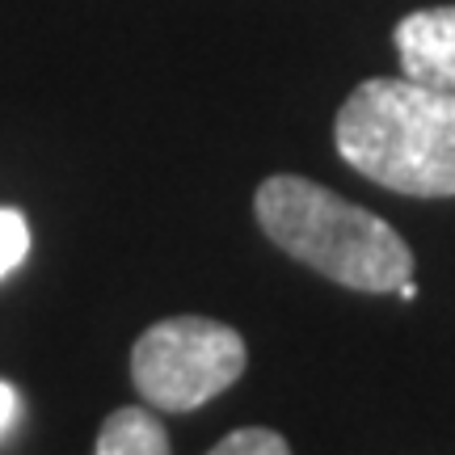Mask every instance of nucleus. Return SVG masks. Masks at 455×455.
<instances>
[{
    "label": "nucleus",
    "instance_id": "f257e3e1",
    "mask_svg": "<svg viewBox=\"0 0 455 455\" xmlns=\"http://www.w3.org/2000/svg\"><path fill=\"white\" fill-rule=\"evenodd\" d=\"M341 161L413 198L455 195V93L418 81H363L333 123Z\"/></svg>",
    "mask_w": 455,
    "mask_h": 455
},
{
    "label": "nucleus",
    "instance_id": "f03ea898",
    "mask_svg": "<svg viewBox=\"0 0 455 455\" xmlns=\"http://www.w3.org/2000/svg\"><path fill=\"white\" fill-rule=\"evenodd\" d=\"M258 224L291 258L355 291H396L413 278V253L401 232L308 178H270L258 186Z\"/></svg>",
    "mask_w": 455,
    "mask_h": 455
},
{
    "label": "nucleus",
    "instance_id": "7ed1b4c3",
    "mask_svg": "<svg viewBox=\"0 0 455 455\" xmlns=\"http://www.w3.org/2000/svg\"><path fill=\"white\" fill-rule=\"evenodd\" d=\"M244 371L236 329L207 316H173L152 325L131 350V375L148 405L186 413L232 388Z\"/></svg>",
    "mask_w": 455,
    "mask_h": 455
},
{
    "label": "nucleus",
    "instance_id": "20e7f679",
    "mask_svg": "<svg viewBox=\"0 0 455 455\" xmlns=\"http://www.w3.org/2000/svg\"><path fill=\"white\" fill-rule=\"evenodd\" d=\"M392 38H396L405 81L455 93V4L418 9V13L401 17Z\"/></svg>",
    "mask_w": 455,
    "mask_h": 455
},
{
    "label": "nucleus",
    "instance_id": "39448f33",
    "mask_svg": "<svg viewBox=\"0 0 455 455\" xmlns=\"http://www.w3.org/2000/svg\"><path fill=\"white\" fill-rule=\"evenodd\" d=\"M93 455H173L164 426L144 409H118L106 418Z\"/></svg>",
    "mask_w": 455,
    "mask_h": 455
},
{
    "label": "nucleus",
    "instance_id": "423d86ee",
    "mask_svg": "<svg viewBox=\"0 0 455 455\" xmlns=\"http://www.w3.org/2000/svg\"><path fill=\"white\" fill-rule=\"evenodd\" d=\"M30 253V224L13 207H0V278L13 275Z\"/></svg>",
    "mask_w": 455,
    "mask_h": 455
},
{
    "label": "nucleus",
    "instance_id": "0eeeda50",
    "mask_svg": "<svg viewBox=\"0 0 455 455\" xmlns=\"http://www.w3.org/2000/svg\"><path fill=\"white\" fill-rule=\"evenodd\" d=\"M212 455H291V447L275 430L249 426V430H232L224 443H215Z\"/></svg>",
    "mask_w": 455,
    "mask_h": 455
},
{
    "label": "nucleus",
    "instance_id": "6e6552de",
    "mask_svg": "<svg viewBox=\"0 0 455 455\" xmlns=\"http://www.w3.org/2000/svg\"><path fill=\"white\" fill-rule=\"evenodd\" d=\"M13 413H17V392L9 388L4 379H0V430L13 422Z\"/></svg>",
    "mask_w": 455,
    "mask_h": 455
},
{
    "label": "nucleus",
    "instance_id": "1a4fd4ad",
    "mask_svg": "<svg viewBox=\"0 0 455 455\" xmlns=\"http://www.w3.org/2000/svg\"><path fill=\"white\" fill-rule=\"evenodd\" d=\"M396 291H401V299H418V283H413V278H405Z\"/></svg>",
    "mask_w": 455,
    "mask_h": 455
}]
</instances>
